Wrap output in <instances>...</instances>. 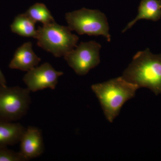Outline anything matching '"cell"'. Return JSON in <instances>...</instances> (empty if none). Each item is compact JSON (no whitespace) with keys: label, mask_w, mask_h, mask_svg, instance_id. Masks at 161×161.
<instances>
[{"label":"cell","mask_w":161,"mask_h":161,"mask_svg":"<svg viewBox=\"0 0 161 161\" xmlns=\"http://www.w3.org/2000/svg\"><path fill=\"white\" fill-rule=\"evenodd\" d=\"M122 77L139 88H147L156 95L161 94V54H153L149 48L138 52Z\"/></svg>","instance_id":"1"},{"label":"cell","mask_w":161,"mask_h":161,"mask_svg":"<svg viewBox=\"0 0 161 161\" xmlns=\"http://www.w3.org/2000/svg\"><path fill=\"white\" fill-rule=\"evenodd\" d=\"M139 87L122 77L96 84L92 89L100 102L107 119L112 123L125 103L133 98Z\"/></svg>","instance_id":"2"},{"label":"cell","mask_w":161,"mask_h":161,"mask_svg":"<svg viewBox=\"0 0 161 161\" xmlns=\"http://www.w3.org/2000/svg\"><path fill=\"white\" fill-rule=\"evenodd\" d=\"M68 26L54 23L38 26L36 39L38 46L56 58L64 57L77 46L79 37Z\"/></svg>","instance_id":"3"},{"label":"cell","mask_w":161,"mask_h":161,"mask_svg":"<svg viewBox=\"0 0 161 161\" xmlns=\"http://www.w3.org/2000/svg\"><path fill=\"white\" fill-rule=\"evenodd\" d=\"M65 19L68 27L78 34L103 36L111 41L109 26L105 15L98 9L81 8L67 13Z\"/></svg>","instance_id":"4"},{"label":"cell","mask_w":161,"mask_h":161,"mask_svg":"<svg viewBox=\"0 0 161 161\" xmlns=\"http://www.w3.org/2000/svg\"><path fill=\"white\" fill-rule=\"evenodd\" d=\"M30 92L19 86L0 87V120L13 122L25 116L31 103Z\"/></svg>","instance_id":"5"},{"label":"cell","mask_w":161,"mask_h":161,"mask_svg":"<svg viewBox=\"0 0 161 161\" xmlns=\"http://www.w3.org/2000/svg\"><path fill=\"white\" fill-rule=\"evenodd\" d=\"M101 48V44L95 41L81 42L64 58L77 75L83 76L100 63Z\"/></svg>","instance_id":"6"},{"label":"cell","mask_w":161,"mask_h":161,"mask_svg":"<svg viewBox=\"0 0 161 161\" xmlns=\"http://www.w3.org/2000/svg\"><path fill=\"white\" fill-rule=\"evenodd\" d=\"M63 75V72L56 70L50 64L45 62L27 71L23 80L30 92L47 88L54 90L58 79Z\"/></svg>","instance_id":"7"},{"label":"cell","mask_w":161,"mask_h":161,"mask_svg":"<svg viewBox=\"0 0 161 161\" xmlns=\"http://www.w3.org/2000/svg\"><path fill=\"white\" fill-rule=\"evenodd\" d=\"M20 151L27 160L40 156L44 151L42 132L36 127L30 126L20 139Z\"/></svg>","instance_id":"8"},{"label":"cell","mask_w":161,"mask_h":161,"mask_svg":"<svg viewBox=\"0 0 161 161\" xmlns=\"http://www.w3.org/2000/svg\"><path fill=\"white\" fill-rule=\"evenodd\" d=\"M41 60L33 50L32 43L27 42L15 51L9 67L11 69L27 72L37 66Z\"/></svg>","instance_id":"9"},{"label":"cell","mask_w":161,"mask_h":161,"mask_svg":"<svg viewBox=\"0 0 161 161\" xmlns=\"http://www.w3.org/2000/svg\"><path fill=\"white\" fill-rule=\"evenodd\" d=\"M138 12L137 16L128 23L122 33L131 28L138 20L147 19L156 22L159 20L161 18V0H142Z\"/></svg>","instance_id":"10"},{"label":"cell","mask_w":161,"mask_h":161,"mask_svg":"<svg viewBox=\"0 0 161 161\" xmlns=\"http://www.w3.org/2000/svg\"><path fill=\"white\" fill-rule=\"evenodd\" d=\"M26 128L20 123L0 120V147L19 142Z\"/></svg>","instance_id":"11"},{"label":"cell","mask_w":161,"mask_h":161,"mask_svg":"<svg viewBox=\"0 0 161 161\" xmlns=\"http://www.w3.org/2000/svg\"><path fill=\"white\" fill-rule=\"evenodd\" d=\"M36 22L25 13L18 14L10 25V29L14 33L25 37H32L36 39L37 29Z\"/></svg>","instance_id":"12"},{"label":"cell","mask_w":161,"mask_h":161,"mask_svg":"<svg viewBox=\"0 0 161 161\" xmlns=\"http://www.w3.org/2000/svg\"><path fill=\"white\" fill-rule=\"evenodd\" d=\"M24 13L36 23L40 22L43 25H47L55 22L50 11L43 3L35 4L29 7Z\"/></svg>","instance_id":"13"},{"label":"cell","mask_w":161,"mask_h":161,"mask_svg":"<svg viewBox=\"0 0 161 161\" xmlns=\"http://www.w3.org/2000/svg\"><path fill=\"white\" fill-rule=\"evenodd\" d=\"M21 152L9 150L7 147H0V161H27Z\"/></svg>","instance_id":"14"},{"label":"cell","mask_w":161,"mask_h":161,"mask_svg":"<svg viewBox=\"0 0 161 161\" xmlns=\"http://www.w3.org/2000/svg\"><path fill=\"white\" fill-rule=\"evenodd\" d=\"M7 86V82L5 76L0 69V87Z\"/></svg>","instance_id":"15"}]
</instances>
